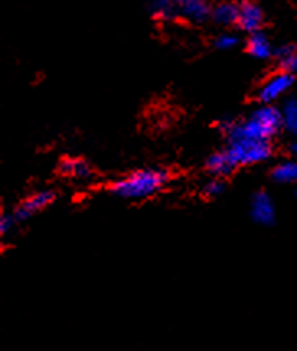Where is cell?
<instances>
[{
  "label": "cell",
  "mask_w": 297,
  "mask_h": 351,
  "mask_svg": "<svg viewBox=\"0 0 297 351\" xmlns=\"http://www.w3.org/2000/svg\"><path fill=\"white\" fill-rule=\"evenodd\" d=\"M16 222L19 221H16L14 213H3L2 216H0V232H2L3 237H7V235L15 229Z\"/></svg>",
  "instance_id": "19"
},
{
  "label": "cell",
  "mask_w": 297,
  "mask_h": 351,
  "mask_svg": "<svg viewBox=\"0 0 297 351\" xmlns=\"http://www.w3.org/2000/svg\"><path fill=\"white\" fill-rule=\"evenodd\" d=\"M56 199V193L53 190H41L36 193L28 196L27 199H23L15 209V217L19 222L32 219L33 216H36L38 213H41L43 209H46L51 203Z\"/></svg>",
  "instance_id": "6"
},
{
  "label": "cell",
  "mask_w": 297,
  "mask_h": 351,
  "mask_svg": "<svg viewBox=\"0 0 297 351\" xmlns=\"http://www.w3.org/2000/svg\"><path fill=\"white\" fill-rule=\"evenodd\" d=\"M169 180L170 173L163 169H141L111 182L108 191L116 198L142 201L157 195Z\"/></svg>",
  "instance_id": "2"
},
{
  "label": "cell",
  "mask_w": 297,
  "mask_h": 351,
  "mask_svg": "<svg viewBox=\"0 0 297 351\" xmlns=\"http://www.w3.org/2000/svg\"><path fill=\"white\" fill-rule=\"evenodd\" d=\"M226 191V183L222 178H211L203 185V195L206 198H217Z\"/></svg>",
  "instance_id": "17"
},
{
  "label": "cell",
  "mask_w": 297,
  "mask_h": 351,
  "mask_svg": "<svg viewBox=\"0 0 297 351\" xmlns=\"http://www.w3.org/2000/svg\"><path fill=\"white\" fill-rule=\"evenodd\" d=\"M296 75L287 74V72L279 71L276 74L270 75L260 88L257 90V100L260 105H273L278 100H281L287 92L294 87Z\"/></svg>",
  "instance_id": "4"
},
{
  "label": "cell",
  "mask_w": 297,
  "mask_h": 351,
  "mask_svg": "<svg viewBox=\"0 0 297 351\" xmlns=\"http://www.w3.org/2000/svg\"><path fill=\"white\" fill-rule=\"evenodd\" d=\"M296 193H297V186H296Z\"/></svg>",
  "instance_id": "21"
},
{
  "label": "cell",
  "mask_w": 297,
  "mask_h": 351,
  "mask_svg": "<svg viewBox=\"0 0 297 351\" xmlns=\"http://www.w3.org/2000/svg\"><path fill=\"white\" fill-rule=\"evenodd\" d=\"M265 23V12L255 2H240V20L239 28L247 33L248 36L253 33L261 32Z\"/></svg>",
  "instance_id": "8"
},
{
  "label": "cell",
  "mask_w": 297,
  "mask_h": 351,
  "mask_svg": "<svg viewBox=\"0 0 297 351\" xmlns=\"http://www.w3.org/2000/svg\"><path fill=\"white\" fill-rule=\"evenodd\" d=\"M271 178L279 185H297V160L296 158H286L278 162L271 170Z\"/></svg>",
  "instance_id": "15"
},
{
  "label": "cell",
  "mask_w": 297,
  "mask_h": 351,
  "mask_svg": "<svg viewBox=\"0 0 297 351\" xmlns=\"http://www.w3.org/2000/svg\"><path fill=\"white\" fill-rule=\"evenodd\" d=\"M250 217L258 226H273L276 222V206L266 191H257L250 199Z\"/></svg>",
  "instance_id": "5"
},
{
  "label": "cell",
  "mask_w": 297,
  "mask_h": 351,
  "mask_svg": "<svg viewBox=\"0 0 297 351\" xmlns=\"http://www.w3.org/2000/svg\"><path fill=\"white\" fill-rule=\"evenodd\" d=\"M224 152H226L230 164L234 165L237 170L240 169V167L263 164V162L270 160V158L273 157V145H271V143L240 139L227 143Z\"/></svg>",
  "instance_id": "3"
},
{
  "label": "cell",
  "mask_w": 297,
  "mask_h": 351,
  "mask_svg": "<svg viewBox=\"0 0 297 351\" xmlns=\"http://www.w3.org/2000/svg\"><path fill=\"white\" fill-rule=\"evenodd\" d=\"M245 48H247V53L250 54L252 58L260 59V61H266V59L274 56V48L271 46V41L263 32L253 33V35L248 36Z\"/></svg>",
  "instance_id": "10"
},
{
  "label": "cell",
  "mask_w": 297,
  "mask_h": 351,
  "mask_svg": "<svg viewBox=\"0 0 297 351\" xmlns=\"http://www.w3.org/2000/svg\"><path fill=\"white\" fill-rule=\"evenodd\" d=\"M147 12L158 21H174L180 19L178 0H154L147 3Z\"/></svg>",
  "instance_id": "11"
},
{
  "label": "cell",
  "mask_w": 297,
  "mask_h": 351,
  "mask_svg": "<svg viewBox=\"0 0 297 351\" xmlns=\"http://www.w3.org/2000/svg\"><path fill=\"white\" fill-rule=\"evenodd\" d=\"M178 14L188 23L203 25L213 16V5L206 0H178Z\"/></svg>",
  "instance_id": "7"
},
{
  "label": "cell",
  "mask_w": 297,
  "mask_h": 351,
  "mask_svg": "<svg viewBox=\"0 0 297 351\" xmlns=\"http://www.w3.org/2000/svg\"><path fill=\"white\" fill-rule=\"evenodd\" d=\"M291 152H292V156H294V158L297 160V143L291 145Z\"/></svg>",
  "instance_id": "20"
},
{
  "label": "cell",
  "mask_w": 297,
  "mask_h": 351,
  "mask_svg": "<svg viewBox=\"0 0 297 351\" xmlns=\"http://www.w3.org/2000/svg\"><path fill=\"white\" fill-rule=\"evenodd\" d=\"M240 20V3L237 2H221L213 5V16L211 21L224 28L239 27Z\"/></svg>",
  "instance_id": "9"
},
{
  "label": "cell",
  "mask_w": 297,
  "mask_h": 351,
  "mask_svg": "<svg viewBox=\"0 0 297 351\" xmlns=\"http://www.w3.org/2000/svg\"><path fill=\"white\" fill-rule=\"evenodd\" d=\"M59 172L66 177L75 178V180H88L92 177V167L88 165V162H85L84 158H75V157H67L62 158V162L59 164Z\"/></svg>",
  "instance_id": "13"
},
{
  "label": "cell",
  "mask_w": 297,
  "mask_h": 351,
  "mask_svg": "<svg viewBox=\"0 0 297 351\" xmlns=\"http://www.w3.org/2000/svg\"><path fill=\"white\" fill-rule=\"evenodd\" d=\"M206 170L213 175L214 178H226L235 172V167L230 164L229 157L226 156V152L219 151L211 154V156L206 158Z\"/></svg>",
  "instance_id": "12"
},
{
  "label": "cell",
  "mask_w": 297,
  "mask_h": 351,
  "mask_svg": "<svg viewBox=\"0 0 297 351\" xmlns=\"http://www.w3.org/2000/svg\"><path fill=\"white\" fill-rule=\"evenodd\" d=\"M219 130L227 143L240 139L270 143L283 130L281 108L274 105H260L243 119L222 118Z\"/></svg>",
  "instance_id": "1"
},
{
  "label": "cell",
  "mask_w": 297,
  "mask_h": 351,
  "mask_svg": "<svg viewBox=\"0 0 297 351\" xmlns=\"http://www.w3.org/2000/svg\"><path fill=\"white\" fill-rule=\"evenodd\" d=\"M274 58H276L279 71L287 74H297V45L286 43V45L274 48Z\"/></svg>",
  "instance_id": "14"
},
{
  "label": "cell",
  "mask_w": 297,
  "mask_h": 351,
  "mask_svg": "<svg viewBox=\"0 0 297 351\" xmlns=\"http://www.w3.org/2000/svg\"><path fill=\"white\" fill-rule=\"evenodd\" d=\"M239 43L240 38L237 36L235 33H221V35H217L216 40H214V46L221 51H227L235 48Z\"/></svg>",
  "instance_id": "18"
},
{
  "label": "cell",
  "mask_w": 297,
  "mask_h": 351,
  "mask_svg": "<svg viewBox=\"0 0 297 351\" xmlns=\"http://www.w3.org/2000/svg\"><path fill=\"white\" fill-rule=\"evenodd\" d=\"M283 130L289 134H297V98L289 97L281 106Z\"/></svg>",
  "instance_id": "16"
}]
</instances>
